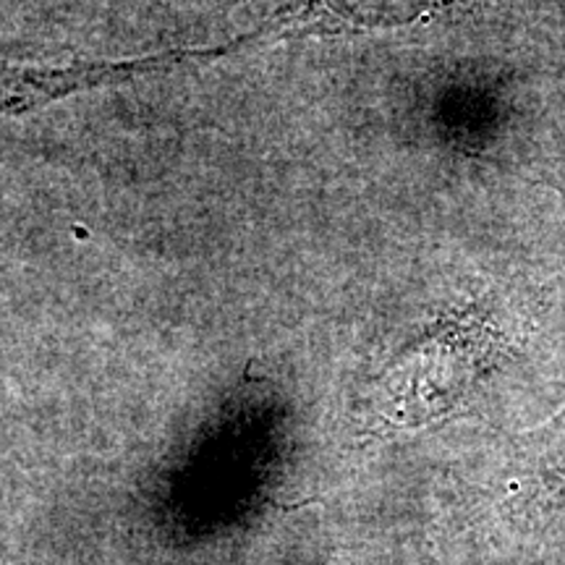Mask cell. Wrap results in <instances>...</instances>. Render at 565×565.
I'll list each match as a JSON object with an SVG mask.
<instances>
[{"label":"cell","mask_w":565,"mask_h":565,"mask_svg":"<svg viewBox=\"0 0 565 565\" xmlns=\"http://www.w3.org/2000/svg\"><path fill=\"white\" fill-rule=\"evenodd\" d=\"M519 482L526 505L542 519L565 508V404L521 437Z\"/></svg>","instance_id":"1"}]
</instances>
